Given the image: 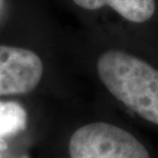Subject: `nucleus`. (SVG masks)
<instances>
[{
	"label": "nucleus",
	"instance_id": "7ed1b4c3",
	"mask_svg": "<svg viewBox=\"0 0 158 158\" xmlns=\"http://www.w3.org/2000/svg\"><path fill=\"white\" fill-rule=\"evenodd\" d=\"M44 74L40 56L21 47L0 45V96L33 91Z\"/></svg>",
	"mask_w": 158,
	"mask_h": 158
},
{
	"label": "nucleus",
	"instance_id": "f257e3e1",
	"mask_svg": "<svg viewBox=\"0 0 158 158\" xmlns=\"http://www.w3.org/2000/svg\"><path fill=\"white\" fill-rule=\"evenodd\" d=\"M97 73L110 94L142 118L158 125V69L130 53L111 49L97 61Z\"/></svg>",
	"mask_w": 158,
	"mask_h": 158
},
{
	"label": "nucleus",
	"instance_id": "20e7f679",
	"mask_svg": "<svg viewBox=\"0 0 158 158\" xmlns=\"http://www.w3.org/2000/svg\"><path fill=\"white\" fill-rule=\"evenodd\" d=\"M81 8L97 10L109 6L121 17L134 23H144L156 13V0H73Z\"/></svg>",
	"mask_w": 158,
	"mask_h": 158
},
{
	"label": "nucleus",
	"instance_id": "39448f33",
	"mask_svg": "<svg viewBox=\"0 0 158 158\" xmlns=\"http://www.w3.org/2000/svg\"><path fill=\"white\" fill-rule=\"evenodd\" d=\"M27 127V113L18 102L0 101V141L14 136Z\"/></svg>",
	"mask_w": 158,
	"mask_h": 158
},
{
	"label": "nucleus",
	"instance_id": "f03ea898",
	"mask_svg": "<svg viewBox=\"0 0 158 158\" xmlns=\"http://www.w3.org/2000/svg\"><path fill=\"white\" fill-rule=\"evenodd\" d=\"M68 148L70 158H150L147 148L132 134L103 122L77 129Z\"/></svg>",
	"mask_w": 158,
	"mask_h": 158
}]
</instances>
